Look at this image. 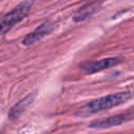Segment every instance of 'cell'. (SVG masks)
I'll list each match as a JSON object with an SVG mask.
<instances>
[{"instance_id": "5b68a950", "label": "cell", "mask_w": 134, "mask_h": 134, "mask_svg": "<svg viewBox=\"0 0 134 134\" xmlns=\"http://www.w3.org/2000/svg\"><path fill=\"white\" fill-rule=\"evenodd\" d=\"M52 29H53V24L46 21V22L42 23L41 25H39L34 31L26 35L22 41V44L23 45H31V44L36 43L37 41L41 40L43 37L50 34L52 31Z\"/></svg>"}, {"instance_id": "6da1fadb", "label": "cell", "mask_w": 134, "mask_h": 134, "mask_svg": "<svg viewBox=\"0 0 134 134\" xmlns=\"http://www.w3.org/2000/svg\"><path fill=\"white\" fill-rule=\"evenodd\" d=\"M130 97H131L130 91H121V92H116L103 97H98L89 102L84 107H82L76 112V114L80 116H88V115L97 113L99 111H104V110H108L110 108L116 107L127 102Z\"/></svg>"}, {"instance_id": "52a82bcc", "label": "cell", "mask_w": 134, "mask_h": 134, "mask_svg": "<svg viewBox=\"0 0 134 134\" xmlns=\"http://www.w3.org/2000/svg\"><path fill=\"white\" fill-rule=\"evenodd\" d=\"M34 97H35L34 93H30V94L26 95L24 98H22L21 100H19L16 105H14L8 111V118L12 120L17 119L27 109V107L32 103Z\"/></svg>"}, {"instance_id": "7a4b0ae2", "label": "cell", "mask_w": 134, "mask_h": 134, "mask_svg": "<svg viewBox=\"0 0 134 134\" xmlns=\"http://www.w3.org/2000/svg\"><path fill=\"white\" fill-rule=\"evenodd\" d=\"M32 6V0H25L19 3L15 8L8 12L0 19V36L6 34L12 27L23 20L29 13Z\"/></svg>"}, {"instance_id": "277c9868", "label": "cell", "mask_w": 134, "mask_h": 134, "mask_svg": "<svg viewBox=\"0 0 134 134\" xmlns=\"http://www.w3.org/2000/svg\"><path fill=\"white\" fill-rule=\"evenodd\" d=\"M121 61H122L121 57H109V58H105V59L97 60V61H94V62L87 64L84 67V70L87 73H95V72H98L100 70L114 67V66L120 64Z\"/></svg>"}, {"instance_id": "8992f818", "label": "cell", "mask_w": 134, "mask_h": 134, "mask_svg": "<svg viewBox=\"0 0 134 134\" xmlns=\"http://www.w3.org/2000/svg\"><path fill=\"white\" fill-rule=\"evenodd\" d=\"M99 8H100L99 2H91L85 4L75 12V14L73 15V20L75 22H83L87 19H90L99 10Z\"/></svg>"}, {"instance_id": "3957f363", "label": "cell", "mask_w": 134, "mask_h": 134, "mask_svg": "<svg viewBox=\"0 0 134 134\" xmlns=\"http://www.w3.org/2000/svg\"><path fill=\"white\" fill-rule=\"evenodd\" d=\"M132 117L133 116L130 113L117 114V115H113V116L93 120L90 124V127L95 128V129H106V128H110V127H115V126H118V125H121V124L129 121Z\"/></svg>"}]
</instances>
